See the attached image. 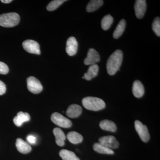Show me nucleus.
Masks as SVG:
<instances>
[{
	"mask_svg": "<svg viewBox=\"0 0 160 160\" xmlns=\"http://www.w3.org/2000/svg\"><path fill=\"white\" fill-rule=\"evenodd\" d=\"M82 112V108L79 105L73 104L68 107L66 111V115L70 118L78 117Z\"/></svg>",
	"mask_w": 160,
	"mask_h": 160,
	"instance_id": "nucleus-13",
	"label": "nucleus"
},
{
	"mask_svg": "<svg viewBox=\"0 0 160 160\" xmlns=\"http://www.w3.org/2000/svg\"><path fill=\"white\" fill-rule=\"evenodd\" d=\"M103 3L102 0H92L86 6V11L89 12L96 11L102 6Z\"/></svg>",
	"mask_w": 160,
	"mask_h": 160,
	"instance_id": "nucleus-21",
	"label": "nucleus"
},
{
	"mask_svg": "<svg viewBox=\"0 0 160 160\" xmlns=\"http://www.w3.org/2000/svg\"><path fill=\"white\" fill-rule=\"evenodd\" d=\"M12 1V0H2L1 2H2V3H6V4H8V3L11 2Z\"/></svg>",
	"mask_w": 160,
	"mask_h": 160,
	"instance_id": "nucleus-30",
	"label": "nucleus"
},
{
	"mask_svg": "<svg viewBox=\"0 0 160 160\" xmlns=\"http://www.w3.org/2000/svg\"><path fill=\"white\" fill-rule=\"evenodd\" d=\"M59 155L63 160H80L73 152L66 149L61 150Z\"/></svg>",
	"mask_w": 160,
	"mask_h": 160,
	"instance_id": "nucleus-22",
	"label": "nucleus"
},
{
	"mask_svg": "<svg viewBox=\"0 0 160 160\" xmlns=\"http://www.w3.org/2000/svg\"><path fill=\"white\" fill-rule=\"evenodd\" d=\"M100 127L103 130L115 132L117 130V126L112 121L109 120H104L100 123Z\"/></svg>",
	"mask_w": 160,
	"mask_h": 160,
	"instance_id": "nucleus-17",
	"label": "nucleus"
},
{
	"mask_svg": "<svg viewBox=\"0 0 160 160\" xmlns=\"http://www.w3.org/2000/svg\"><path fill=\"white\" fill-rule=\"evenodd\" d=\"M22 46L27 52L38 55L41 54L39 44L36 41L32 40H26L23 42Z\"/></svg>",
	"mask_w": 160,
	"mask_h": 160,
	"instance_id": "nucleus-7",
	"label": "nucleus"
},
{
	"mask_svg": "<svg viewBox=\"0 0 160 160\" xmlns=\"http://www.w3.org/2000/svg\"><path fill=\"white\" fill-rule=\"evenodd\" d=\"M6 91V85L0 80V95L5 94Z\"/></svg>",
	"mask_w": 160,
	"mask_h": 160,
	"instance_id": "nucleus-29",
	"label": "nucleus"
},
{
	"mask_svg": "<svg viewBox=\"0 0 160 160\" xmlns=\"http://www.w3.org/2000/svg\"><path fill=\"white\" fill-rule=\"evenodd\" d=\"M78 49V43L76 39L73 37L69 38L66 42V52L70 56L76 54Z\"/></svg>",
	"mask_w": 160,
	"mask_h": 160,
	"instance_id": "nucleus-10",
	"label": "nucleus"
},
{
	"mask_svg": "<svg viewBox=\"0 0 160 160\" xmlns=\"http://www.w3.org/2000/svg\"><path fill=\"white\" fill-rule=\"evenodd\" d=\"M51 121L55 125L62 128H68L72 126V122L59 112H55L51 115Z\"/></svg>",
	"mask_w": 160,
	"mask_h": 160,
	"instance_id": "nucleus-4",
	"label": "nucleus"
},
{
	"mask_svg": "<svg viewBox=\"0 0 160 160\" xmlns=\"http://www.w3.org/2000/svg\"><path fill=\"white\" fill-rule=\"evenodd\" d=\"M66 0H54L51 1L47 6V9L49 11H52L56 10L58 7H59L64 2H66Z\"/></svg>",
	"mask_w": 160,
	"mask_h": 160,
	"instance_id": "nucleus-25",
	"label": "nucleus"
},
{
	"mask_svg": "<svg viewBox=\"0 0 160 160\" xmlns=\"http://www.w3.org/2000/svg\"><path fill=\"white\" fill-rule=\"evenodd\" d=\"M82 103L86 109L92 111H98L106 107V104L103 100L99 98L93 97L84 98Z\"/></svg>",
	"mask_w": 160,
	"mask_h": 160,
	"instance_id": "nucleus-2",
	"label": "nucleus"
},
{
	"mask_svg": "<svg viewBox=\"0 0 160 160\" xmlns=\"http://www.w3.org/2000/svg\"><path fill=\"white\" fill-rule=\"evenodd\" d=\"M100 57L98 52L95 49L90 48L88 51L87 57L84 60V63L86 65H93L98 62Z\"/></svg>",
	"mask_w": 160,
	"mask_h": 160,
	"instance_id": "nucleus-9",
	"label": "nucleus"
},
{
	"mask_svg": "<svg viewBox=\"0 0 160 160\" xmlns=\"http://www.w3.org/2000/svg\"><path fill=\"white\" fill-rule=\"evenodd\" d=\"M19 15L16 12H9L0 15V26L11 28L17 26L19 23Z\"/></svg>",
	"mask_w": 160,
	"mask_h": 160,
	"instance_id": "nucleus-3",
	"label": "nucleus"
},
{
	"mask_svg": "<svg viewBox=\"0 0 160 160\" xmlns=\"http://www.w3.org/2000/svg\"><path fill=\"white\" fill-rule=\"evenodd\" d=\"M94 151L102 154H113L114 152L111 149L106 147L100 143H95L93 146Z\"/></svg>",
	"mask_w": 160,
	"mask_h": 160,
	"instance_id": "nucleus-20",
	"label": "nucleus"
},
{
	"mask_svg": "<svg viewBox=\"0 0 160 160\" xmlns=\"http://www.w3.org/2000/svg\"><path fill=\"white\" fill-rule=\"evenodd\" d=\"M28 90L34 94H38L42 91L43 86L39 81L34 77L31 76L27 79Z\"/></svg>",
	"mask_w": 160,
	"mask_h": 160,
	"instance_id": "nucleus-6",
	"label": "nucleus"
},
{
	"mask_svg": "<svg viewBox=\"0 0 160 160\" xmlns=\"http://www.w3.org/2000/svg\"><path fill=\"white\" fill-rule=\"evenodd\" d=\"M123 60V52L122 50L118 49L109 57L107 61V72L110 75H113L119 70Z\"/></svg>",
	"mask_w": 160,
	"mask_h": 160,
	"instance_id": "nucleus-1",
	"label": "nucleus"
},
{
	"mask_svg": "<svg viewBox=\"0 0 160 160\" xmlns=\"http://www.w3.org/2000/svg\"><path fill=\"white\" fill-rule=\"evenodd\" d=\"M134 125L135 128L138 133L140 138L145 142H148L150 138V135L148 128L146 125H143L138 120H137L135 122Z\"/></svg>",
	"mask_w": 160,
	"mask_h": 160,
	"instance_id": "nucleus-5",
	"label": "nucleus"
},
{
	"mask_svg": "<svg viewBox=\"0 0 160 160\" xmlns=\"http://www.w3.org/2000/svg\"><path fill=\"white\" fill-rule=\"evenodd\" d=\"M16 146L18 151L23 154H27L31 152L32 148L30 145L22 138H18L16 140Z\"/></svg>",
	"mask_w": 160,
	"mask_h": 160,
	"instance_id": "nucleus-12",
	"label": "nucleus"
},
{
	"mask_svg": "<svg viewBox=\"0 0 160 160\" xmlns=\"http://www.w3.org/2000/svg\"><path fill=\"white\" fill-rule=\"evenodd\" d=\"M27 141L30 144H32V145H34L37 142V138L35 137L33 135H29L26 138Z\"/></svg>",
	"mask_w": 160,
	"mask_h": 160,
	"instance_id": "nucleus-28",
	"label": "nucleus"
},
{
	"mask_svg": "<svg viewBox=\"0 0 160 160\" xmlns=\"http://www.w3.org/2000/svg\"><path fill=\"white\" fill-rule=\"evenodd\" d=\"M53 134L55 137L56 142L59 146H63L65 145L66 137L62 130L59 128L53 129Z\"/></svg>",
	"mask_w": 160,
	"mask_h": 160,
	"instance_id": "nucleus-16",
	"label": "nucleus"
},
{
	"mask_svg": "<svg viewBox=\"0 0 160 160\" xmlns=\"http://www.w3.org/2000/svg\"><path fill=\"white\" fill-rule=\"evenodd\" d=\"M67 138L70 142L78 144L82 142L83 138L82 135L75 131H71L67 134Z\"/></svg>",
	"mask_w": 160,
	"mask_h": 160,
	"instance_id": "nucleus-19",
	"label": "nucleus"
},
{
	"mask_svg": "<svg viewBox=\"0 0 160 160\" xmlns=\"http://www.w3.org/2000/svg\"><path fill=\"white\" fill-rule=\"evenodd\" d=\"M132 93L136 98H140L145 93V89L143 84L139 80H136L132 86Z\"/></svg>",
	"mask_w": 160,
	"mask_h": 160,
	"instance_id": "nucleus-15",
	"label": "nucleus"
},
{
	"mask_svg": "<svg viewBox=\"0 0 160 160\" xmlns=\"http://www.w3.org/2000/svg\"><path fill=\"white\" fill-rule=\"evenodd\" d=\"M30 119V115L28 112H18L17 116L15 117L13 122L16 126L20 127L25 122H29Z\"/></svg>",
	"mask_w": 160,
	"mask_h": 160,
	"instance_id": "nucleus-14",
	"label": "nucleus"
},
{
	"mask_svg": "<svg viewBox=\"0 0 160 160\" xmlns=\"http://www.w3.org/2000/svg\"><path fill=\"white\" fill-rule=\"evenodd\" d=\"M146 2L145 0L136 1L134 5L135 15L138 19L142 18L146 10Z\"/></svg>",
	"mask_w": 160,
	"mask_h": 160,
	"instance_id": "nucleus-11",
	"label": "nucleus"
},
{
	"mask_svg": "<svg viewBox=\"0 0 160 160\" xmlns=\"http://www.w3.org/2000/svg\"><path fill=\"white\" fill-rule=\"evenodd\" d=\"M113 18L110 14L104 16L101 21V26L103 30H107L109 29L113 22Z\"/></svg>",
	"mask_w": 160,
	"mask_h": 160,
	"instance_id": "nucleus-24",
	"label": "nucleus"
},
{
	"mask_svg": "<svg viewBox=\"0 0 160 160\" xmlns=\"http://www.w3.org/2000/svg\"><path fill=\"white\" fill-rule=\"evenodd\" d=\"M99 71V66L97 64L89 66L87 72L84 74V78L87 81L91 80L98 75Z\"/></svg>",
	"mask_w": 160,
	"mask_h": 160,
	"instance_id": "nucleus-18",
	"label": "nucleus"
},
{
	"mask_svg": "<svg viewBox=\"0 0 160 160\" xmlns=\"http://www.w3.org/2000/svg\"><path fill=\"white\" fill-rule=\"evenodd\" d=\"M99 143L109 149H116L119 147V143L113 136H107L100 138Z\"/></svg>",
	"mask_w": 160,
	"mask_h": 160,
	"instance_id": "nucleus-8",
	"label": "nucleus"
},
{
	"mask_svg": "<svg viewBox=\"0 0 160 160\" xmlns=\"http://www.w3.org/2000/svg\"><path fill=\"white\" fill-rule=\"evenodd\" d=\"M152 29L158 36H160V18L157 17L154 19L152 24Z\"/></svg>",
	"mask_w": 160,
	"mask_h": 160,
	"instance_id": "nucleus-26",
	"label": "nucleus"
},
{
	"mask_svg": "<svg viewBox=\"0 0 160 160\" xmlns=\"http://www.w3.org/2000/svg\"><path fill=\"white\" fill-rule=\"evenodd\" d=\"M126 21L124 19L121 20L113 32V37L114 39L118 38L122 36L126 28Z\"/></svg>",
	"mask_w": 160,
	"mask_h": 160,
	"instance_id": "nucleus-23",
	"label": "nucleus"
},
{
	"mask_svg": "<svg viewBox=\"0 0 160 160\" xmlns=\"http://www.w3.org/2000/svg\"><path fill=\"white\" fill-rule=\"evenodd\" d=\"M9 69L6 64L0 62V74H6L8 73Z\"/></svg>",
	"mask_w": 160,
	"mask_h": 160,
	"instance_id": "nucleus-27",
	"label": "nucleus"
}]
</instances>
